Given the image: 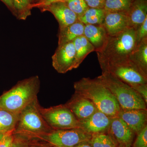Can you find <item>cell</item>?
Segmentation results:
<instances>
[{"mask_svg": "<svg viewBox=\"0 0 147 147\" xmlns=\"http://www.w3.org/2000/svg\"><path fill=\"white\" fill-rule=\"evenodd\" d=\"M75 93L89 99L98 110L113 118L117 117L121 108L110 91L98 77L82 78L74 82Z\"/></svg>", "mask_w": 147, "mask_h": 147, "instance_id": "6da1fadb", "label": "cell"}, {"mask_svg": "<svg viewBox=\"0 0 147 147\" xmlns=\"http://www.w3.org/2000/svg\"><path fill=\"white\" fill-rule=\"evenodd\" d=\"M40 84L39 77L37 75L19 81L0 96V108L19 114L37 98Z\"/></svg>", "mask_w": 147, "mask_h": 147, "instance_id": "7a4b0ae2", "label": "cell"}, {"mask_svg": "<svg viewBox=\"0 0 147 147\" xmlns=\"http://www.w3.org/2000/svg\"><path fill=\"white\" fill-rule=\"evenodd\" d=\"M137 43L135 29L128 28L117 34L109 36L100 51L96 52L99 63L129 58Z\"/></svg>", "mask_w": 147, "mask_h": 147, "instance_id": "3957f363", "label": "cell"}, {"mask_svg": "<svg viewBox=\"0 0 147 147\" xmlns=\"http://www.w3.org/2000/svg\"><path fill=\"white\" fill-rule=\"evenodd\" d=\"M117 101L121 109L147 110V103L129 85L107 72L98 76Z\"/></svg>", "mask_w": 147, "mask_h": 147, "instance_id": "277c9868", "label": "cell"}, {"mask_svg": "<svg viewBox=\"0 0 147 147\" xmlns=\"http://www.w3.org/2000/svg\"><path fill=\"white\" fill-rule=\"evenodd\" d=\"M40 106L37 98L20 112L13 134L41 137L54 130L42 117Z\"/></svg>", "mask_w": 147, "mask_h": 147, "instance_id": "5b68a950", "label": "cell"}, {"mask_svg": "<svg viewBox=\"0 0 147 147\" xmlns=\"http://www.w3.org/2000/svg\"><path fill=\"white\" fill-rule=\"evenodd\" d=\"M102 72H107L127 84H147V75L129 59H121L99 64Z\"/></svg>", "mask_w": 147, "mask_h": 147, "instance_id": "8992f818", "label": "cell"}, {"mask_svg": "<svg viewBox=\"0 0 147 147\" xmlns=\"http://www.w3.org/2000/svg\"><path fill=\"white\" fill-rule=\"evenodd\" d=\"M40 113L46 122L54 130L81 128V123L65 104L43 108Z\"/></svg>", "mask_w": 147, "mask_h": 147, "instance_id": "52a82bcc", "label": "cell"}, {"mask_svg": "<svg viewBox=\"0 0 147 147\" xmlns=\"http://www.w3.org/2000/svg\"><path fill=\"white\" fill-rule=\"evenodd\" d=\"M91 134L81 128L54 130L41 137L53 146L63 147H74L90 141Z\"/></svg>", "mask_w": 147, "mask_h": 147, "instance_id": "ba28073f", "label": "cell"}, {"mask_svg": "<svg viewBox=\"0 0 147 147\" xmlns=\"http://www.w3.org/2000/svg\"><path fill=\"white\" fill-rule=\"evenodd\" d=\"M52 65L55 70L60 74L77 68L76 51L73 42L58 45L52 56Z\"/></svg>", "mask_w": 147, "mask_h": 147, "instance_id": "9c48e42d", "label": "cell"}, {"mask_svg": "<svg viewBox=\"0 0 147 147\" xmlns=\"http://www.w3.org/2000/svg\"><path fill=\"white\" fill-rule=\"evenodd\" d=\"M108 132L120 147H131L135 134L119 117L112 118Z\"/></svg>", "mask_w": 147, "mask_h": 147, "instance_id": "30bf717a", "label": "cell"}, {"mask_svg": "<svg viewBox=\"0 0 147 147\" xmlns=\"http://www.w3.org/2000/svg\"><path fill=\"white\" fill-rule=\"evenodd\" d=\"M112 118L97 110L88 118L79 121L81 128L90 134L108 132Z\"/></svg>", "mask_w": 147, "mask_h": 147, "instance_id": "8fae6325", "label": "cell"}, {"mask_svg": "<svg viewBox=\"0 0 147 147\" xmlns=\"http://www.w3.org/2000/svg\"><path fill=\"white\" fill-rule=\"evenodd\" d=\"M65 104L79 121L88 118L97 110L89 99L75 93Z\"/></svg>", "mask_w": 147, "mask_h": 147, "instance_id": "7c38bea8", "label": "cell"}, {"mask_svg": "<svg viewBox=\"0 0 147 147\" xmlns=\"http://www.w3.org/2000/svg\"><path fill=\"white\" fill-rule=\"evenodd\" d=\"M42 11H48L55 16L59 29L63 28L78 20V16L66 5L64 2L53 3L40 9Z\"/></svg>", "mask_w": 147, "mask_h": 147, "instance_id": "4fadbf2b", "label": "cell"}, {"mask_svg": "<svg viewBox=\"0 0 147 147\" xmlns=\"http://www.w3.org/2000/svg\"><path fill=\"white\" fill-rule=\"evenodd\" d=\"M118 117L123 120L137 135L147 125V110L121 109Z\"/></svg>", "mask_w": 147, "mask_h": 147, "instance_id": "5bb4252c", "label": "cell"}, {"mask_svg": "<svg viewBox=\"0 0 147 147\" xmlns=\"http://www.w3.org/2000/svg\"><path fill=\"white\" fill-rule=\"evenodd\" d=\"M102 25L108 35L117 34L129 28L126 13L106 12Z\"/></svg>", "mask_w": 147, "mask_h": 147, "instance_id": "9a60e30c", "label": "cell"}, {"mask_svg": "<svg viewBox=\"0 0 147 147\" xmlns=\"http://www.w3.org/2000/svg\"><path fill=\"white\" fill-rule=\"evenodd\" d=\"M126 13L129 28L136 30L147 18V0H134Z\"/></svg>", "mask_w": 147, "mask_h": 147, "instance_id": "2e32d148", "label": "cell"}, {"mask_svg": "<svg viewBox=\"0 0 147 147\" xmlns=\"http://www.w3.org/2000/svg\"><path fill=\"white\" fill-rule=\"evenodd\" d=\"M84 36L94 47L96 52L102 49L109 36L102 25H85Z\"/></svg>", "mask_w": 147, "mask_h": 147, "instance_id": "e0dca14e", "label": "cell"}, {"mask_svg": "<svg viewBox=\"0 0 147 147\" xmlns=\"http://www.w3.org/2000/svg\"><path fill=\"white\" fill-rule=\"evenodd\" d=\"M85 26L78 20L71 25L59 29L58 34V45L73 42L76 38L84 35Z\"/></svg>", "mask_w": 147, "mask_h": 147, "instance_id": "ac0fdd59", "label": "cell"}, {"mask_svg": "<svg viewBox=\"0 0 147 147\" xmlns=\"http://www.w3.org/2000/svg\"><path fill=\"white\" fill-rule=\"evenodd\" d=\"M129 58L147 75V37L137 45Z\"/></svg>", "mask_w": 147, "mask_h": 147, "instance_id": "d6986e66", "label": "cell"}, {"mask_svg": "<svg viewBox=\"0 0 147 147\" xmlns=\"http://www.w3.org/2000/svg\"><path fill=\"white\" fill-rule=\"evenodd\" d=\"M73 42L76 51V67L78 68L87 56L95 50L94 47L84 35L76 38Z\"/></svg>", "mask_w": 147, "mask_h": 147, "instance_id": "ffe728a7", "label": "cell"}, {"mask_svg": "<svg viewBox=\"0 0 147 147\" xmlns=\"http://www.w3.org/2000/svg\"><path fill=\"white\" fill-rule=\"evenodd\" d=\"M19 114L0 108V133L13 132L18 122Z\"/></svg>", "mask_w": 147, "mask_h": 147, "instance_id": "44dd1931", "label": "cell"}, {"mask_svg": "<svg viewBox=\"0 0 147 147\" xmlns=\"http://www.w3.org/2000/svg\"><path fill=\"white\" fill-rule=\"evenodd\" d=\"M106 12L103 8H89L78 20L85 25H102Z\"/></svg>", "mask_w": 147, "mask_h": 147, "instance_id": "7402d4cb", "label": "cell"}, {"mask_svg": "<svg viewBox=\"0 0 147 147\" xmlns=\"http://www.w3.org/2000/svg\"><path fill=\"white\" fill-rule=\"evenodd\" d=\"M89 142L92 147H119L117 143L108 132L92 134Z\"/></svg>", "mask_w": 147, "mask_h": 147, "instance_id": "603a6c76", "label": "cell"}, {"mask_svg": "<svg viewBox=\"0 0 147 147\" xmlns=\"http://www.w3.org/2000/svg\"><path fill=\"white\" fill-rule=\"evenodd\" d=\"M134 0H105L104 9L106 12L126 13Z\"/></svg>", "mask_w": 147, "mask_h": 147, "instance_id": "cb8c5ba5", "label": "cell"}, {"mask_svg": "<svg viewBox=\"0 0 147 147\" xmlns=\"http://www.w3.org/2000/svg\"><path fill=\"white\" fill-rule=\"evenodd\" d=\"M15 16L19 20H25L31 15L30 0H13Z\"/></svg>", "mask_w": 147, "mask_h": 147, "instance_id": "d4e9b609", "label": "cell"}, {"mask_svg": "<svg viewBox=\"0 0 147 147\" xmlns=\"http://www.w3.org/2000/svg\"><path fill=\"white\" fill-rule=\"evenodd\" d=\"M64 2L78 18L83 16L89 8L84 0H66Z\"/></svg>", "mask_w": 147, "mask_h": 147, "instance_id": "484cf974", "label": "cell"}, {"mask_svg": "<svg viewBox=\"0 0 147 147\" xmlns=\"http://www.w3.org/2000/svg\"><path fill=\"white\" fill-rule=\"evenodd\" d=\"M137 135L131 147H147V125Z\"/></svg>", "mask_w": 147, "mask_h": 147, "instance_id": "4316f807", "label": "cell"}, {"mask_svg": "<svg viewBox=\"0 0 147 147\" xmlns=\"http://www.w3.org/2000/svg\"><path fill=\"white\" fill-rule=\"evenodd\" d=\"M138 44L142 40L147 37V18L135 30Z\"/></svg>", "mask_w": 147, "mask_h": 147, "instance_id": "83f0119b", "label": "cell"}, {"mask_svg": "<svg viewBox=\"0 0 147 147\" xmlns=\"http://www.w3.org/2000/svg\"><path fill=\"white\" fill-rule=\"evenodd\" d=\"M129 85L142 96L147 103V84H131Z\"/></svg>", "mask_w": 147, "mask_h": 147, "instance_id": "f1b7e54d", "label": "cell"}, {"mask_svg": "<svg viewBox=\"0 0 147 147\" xmlns=\"http://www.w3.org/2000/svg\"><path fill=\"white\" fill-rule=\"evenodd\" d=\"M13 132L7 133L0 140V147H11L14 142Z\"/></svg>", "mask_w": 147, "mask_h": 147, "instance_id": "f546056e", "label": "cell"}, {"mask_svg": "<svg viewBox=\"0 0 147 147\" xmlns=\"http://www.w3.org/2000/svg\"><path fill=\"white\" fill-rule=\"evenodd\" d=\"M66 0H40L38 2L31 5L32 8L38 7L40 9L47 6L58 2H64Z\"/></svg>", "mask_w": 147, "mask_h": 147, "instance_id": "4dcf8cb0", "label": "cell"}, {"mask_svg": "<svg viewBox=\"0 0 147 147\" xmlns=\"http://www.w3.org/2000/svg\"><path fill=\"white\" fill-rule=\"evenodd\" d=\"M89 8H103V0H84Z\"/></svg>", "mask_w": 147, "mask_h": 147, "instance_id": "1f68e13d", "label": "cell"}, {"mask_svg": "<svg viewBox=\"0 0 147 147\" xmlns=\"http://www.w3.org/2000/svg\"><path fill=\"white\" fill-rule=\"evenodd\" d=\"M11 147H30L27 140L24 138H14V142Z\"/></svg>", "mask_w": 147, "mask_h": 147, "instance_id": "d6a6232c", "label": "cell"}, {"mask_svg": "<svg viewBox=\"0 0 147 147\" xmlns=\"http://www.w3.org/2000/svg\"><path fill=\"white\" fill-rule=\"evenodd\" d=\"M8 7L15 16V11L13 7V0H1Z\"/></svg>", "mask_w": 147, "mask_h": 147, "instance_id": "836d02e7", "label": "cell"}, {"mask_svg": "<svg viewBox=\"0 0 147 147\" xmlns=\"http://www.w3.org/2000/svg\"><path fill=\"white\" fill-rule=\"evenodd\" d=\"M74 147H92L91 145L90 144L89 141L87 142H84L80 144L77 145L76 146Z\"/></svg>", "mask_w": 147, "mask_h": 147, "instance_id": "e575fe53", "label": "cell"}, {"mask_svg": "<svg viewBox=\"0 0 147 147\" xmlns=\"http://www.w3.org/2000/svg\"><path fill=\"white\" fill-rule=\"evenodd\" d=\"M40 0H30L31 3V5L34 4L36 3L39 1Z\"/></svg>", "mask_w": 147, "mask_h": 147, "instance_id": "d590c367", "label": "cell"}, {"mask_svg": "<svg viewBox=\"0 0 147 147\" xmlns=\"http://www.w3.org/2000/svg\"><path fill=\"white\" fill-rule=\"evenodd\" d=\"M6 134H7V133H6ZM6 134H3V133H0V140L2 139L3 137L4 136V135H5Z\"/></svg>", "mask_w": 147, "mask_h": 147, "instance_id": "8d00e7d4", "label": "cell"}, {"mask_svg": "<svg viewBox=\"0 0 147 147\" xmlns=\"http://www.w3.org/2000/svg\"><path fill=\"white\" fill-rule=\"evenodd\" d=\"M52 147H61L59 146H53Z\"/></svg>", "mask_w": 147, "mask_h": 147, "instance_id": "74e56055", "label": "cell"}, {"mask_svg": "<svg viewBox=\"0 0 147 147\" xmlns=\"http://www.w3.org/2000/svg\"><path fill=\"white\" fill-rule=\"evenodd\" d=\"M105 0H103V1L105 2Z\"/></svg>", "mask_w": 147, "mask_h": 147, "instance_id": "f35d334b", "label": "cell"}, {"mask_svg": "<svg viewBox=\"0 0 147 147\" xmlns=\"http://www.w3.org/2000/svg\"></svg>", "mask_w": 147, "mask_h": 147, "instance_id": "ab89813d", "label": "cell"}]
</instances>
